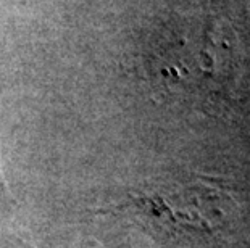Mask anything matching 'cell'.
I'll use <instances>...</instances> for the list:
<instances>
[{
	"label": "cell",
	"mask_w": 250,
	"mask_h": 248,
	"mask_svg": "<svg viewBox=\"0 0 250 248\" xmlns=\"http://www.w3.org/2000/svg\"><path fill=\"white\" fill-rule=\"evenodd\" d=\"M0 192L8 193V186H7V181H5V177H3L2 166H0Z\"/></svg>",
	"instance_id": "cell-1"
}]
</instances>
